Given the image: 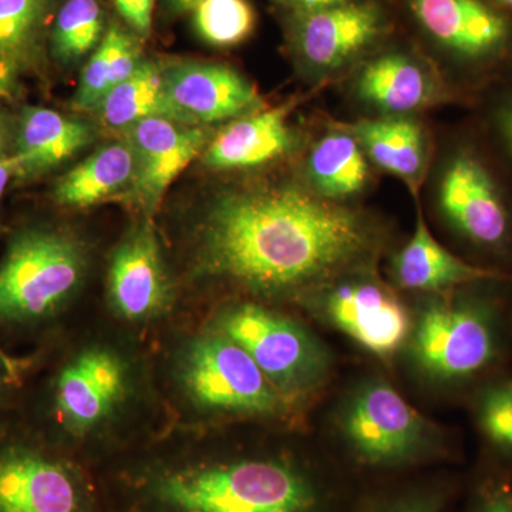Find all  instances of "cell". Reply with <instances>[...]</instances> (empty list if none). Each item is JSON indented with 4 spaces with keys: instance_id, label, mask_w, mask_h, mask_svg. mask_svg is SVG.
<instances>
[{
    "instance_id": "obj_1",
    "label": "cell",
    "mask_w": 512,
    "mask_h": 512,
    "mask_svg": "<svg viewBox=\"0 0 512 512\" xmlns=\"http://www.w3.org/2000/svg\"><path fill=\"white\" fill-rule=\"evenodd\" d=\"M370 247L359 215L296 188L227 195L202 225L207 271L268 295L326 284Z\"/></svg>"
},
{
    "instance_id": "obj_2",
    "label": "cell",
    "mask_w": 512,
    "mask_h": 512,
    "mask_svg": "<svg viewBox=\"0 0 512 512\" xmlns=\"http://www.w3.org/2000/svg\"><path fill=\"white\" fill-rule=\"evenodd\" d=\"M350 470L296 451L154 460L111 477L113 512H349Z\"/></svg>"
},
{
    "instance_id": "obj_3",
    "label": "cell",
    "mask_w": 512,
    "mask_h": 512,
    "mask_svg": "<svg viewBox=\"0 0 512 512\" xmlns=\"http://www.w3.org/2000/svg\"><path fill=\"white\" fill-rule=\"evenodd\" d=\"M510 282L446 292L421 309L409 339L420 375L443 387H477L497 373L512 336V316L500 292Z\"/></svg>"
},
{
    "instance_id": "obj_4",
    "label": "cell",
    "mask_w": 512,
    "mask_h": 512,
    "mask_svg": "<svg viewBox=\"0 0 512 512\" xmlns=\"http://www.w3.org/2000/svg\"><path fill=\"white\" fill-rule=\"evenodd\" d=\"M87 258L73 235L26 227L0 261V336H33L52 325L82 285Z\"/></svg>"
},
{
    "instance_id": "obj_5",
    "label": "cell",
    "mask_w": 512,
    "mask_h": 512,
    "mask_svg": "<svg viewBox=\"0 0 512 512\" xmlns=\"http://www.w3.org/2000/svg\"><path fill=\"white\" fill-rule=\"evenodd\" d=\"M353 474L397 476L446 460V436L382 379L360 383L339 414Z\"/></svg>"
},
{
    "instance_id": "obj_6",
    "label": "cell",
    "mask_w": 512,
    "mask_h": 512,
    "mask_svg": "<svg viewBox=\"0 0 512 512\" xmlns=\"http://www.w3.org/2000/svg\"><path fill=\"white\" fill-rule=\"evenodd\" d=\"M0 512H113L79 461L29 429L0 421Z\"/></svg>"
},
{
    "instance_id": "obj_7",
    "label": "cell",
    "mask_w": 512,
    "mask_h": 512,
    "mask_svg": "<svg viewBox=\"0 0 512 512\" xmlns=\"http://www.w3.org/2000/svg\"><path fill=\"white\" fill-rule=\"evenodd\" d=\"M500 168L474 144L456 151L439 188L443 217L485 268L512 275V191Z\"/></svg>"
},
{
    "instance_id": "obj_8",
    "label": "cell",
    "mask_w": 512,
    "mask_h": 512,
    "mask_svg": "<svg viewBox=\"0 0 512 512\" xmlns=\"http://www.w3.org/2000/svg\"><path fill=\"white\" fill-rule=\"evenodd\" d=\"M178 379L190 402L212 416L272 419L293 407L252 357L215 328L185 346Z\"/></svg>"
},
{
    "instance_id": "obj_9",
    "label": "cell",
    "mask_w": 512,
    "mask_h": 512,
    "mask_svg": "<svg viewBox=\"0 0 512 512\" xmlns=\"http://www.w3.org/2000/svg\"><path fill=\"white\" fill-rule=\"evenodd\" d=\"M214 328L238 343L292 406L328 379V350L289 316L259 303H235L220 312Z\"/></svg>"
},
{
    "instance_id": "obj_10",
    "label": "cell",
    "mask_w": 512,
    "mask_h": 512,
    "mask_svg": "<svg viewBox=\"0 0 512 512\" xmlns=\"http://www.w3.org/2000/svg\"><path fill=\"white\" fill-rule=\"evenodd\" d=\"M130 392V370L114 350L92 346L74 353L47 383L43 416L67 439H87L103 429Z\"/></svg>"
},
{
    "instance_id": "obj_11",
    "label": "cell",
    "mask_w": 512,
    "mask_h": 512,
    "mask_svg": "<svg viewBox=\"0 0 512 512\" xmlns=\"http://www.w3.org/2000/svg\"><path fill=\"white\" fill-rule=\"evenodd\" d=\"M414 16L473 72L512 66V15L488 0H412Z\"/></svg>"
},
{
    "instance_id": "obj_12",
    "label": "cell",
    "mask_w": 512,
    "mask_h": 512,
    "mask_svg": "<svg viewBox=\"0 0 512 512\" xmlns=\"http://www.w3.org/2000/svg\"><path fill=\"white\" fill-rule=\"evenodd\" d=\"M315 306L330 326L380 359L396 355L412 335L413 319L404 303L373 279L330 286Z\"/></svg>"
},
{
    "instance_id": "obj_13",
    "label": "cell",
    "mask_w": 512,
    "mask_h": 512,
    "mask_svg": "<svg viewBox=\"0 0 512 512\" xmlns=\"http://www.w3.org/2000/svg\"><path fill=\"white\" fill-rule=\"evenodd\" d=\"M110 308L130 323H147L170 311L173 286L151 225L134 228L111 256L107 276Z\"/></svg>"
},
{
    "instance_id": "obj_14",
    "label": "cell",
    "mask_w": 512,
    "mask_h": 512,
    "mask_svg": "<svg viewBox=\"0 0 512 512\" xmlns=\"http://www.w3.org/2000/svg\"><path fill=\"white\" fill-rule=\"evenodd\" d=\"M127 128L128 144L136 157L133 190L138 204L154 210L175 178L200 156L208 131L160 117Z\"/></svg>"
},
{
    "instance_id": "obj_15",
    "label": "cell",
    "mask_w": 512,
    "mask_h": 512,
    "mask_svg": "<svg viewBox=\"0 0 512 512\" xmlns=\"http://www.w3.org/2000/svg\"><path fill=\"white\" fill-rule=\"evenodd\" d=\"M168 96L194 126L241 119L261 107L254 87L227 66L184 63L164 70Z\"/></svg>"
},
{
    "instance_id": "obj_16",
    "label": "cell",
    "mask_w": 512,
    "mask_h": 512,
    "mask_svg": "<svg viewBox=\"0 0 512 512\" xmlns=\"http://www.w3.org/2000/svg\"><path fill=\"white\" fill-rule=\"evenodd\" d=\"M400 288L409 291L446 293L485 281H507L512 275L473 264L453 254L431 235L419 212L413 237L393 262Z\"/></svg>"
},
{
    "instance_id": "obj_17",
    "label": "cell",
    "mask_w": 512,
    "mask_h": 512,
    "mask_svg": "<svg viewBox=\"0 0 512 512\" xmlns=\"http://www.w3.org/2000/svg\"><path fill=\"white\" fill-rule=\"evenodd\" d=\"M379 30L380 18L375 8L340 3L309 10L299 25L298 46L313 66L330 69L365 49Z\"/></svg>"
},
{
    "instance_id": "obj_18",
    "label": "cell",
    "mask_w": 512,
    "mask_h": 512,
    "mask_svg": "<svg viewBox=\"0 0 512 512\" xmlns=\"http://www.w3.org/2000/svg\"><path fill=\"white\" fill-rule=\"evenodd\" d=\"M92 130L79 120L55 110L30 107L23 113L18 133L15 174L36 175L64 163L92 141Z\"/></svg>"
},
{
    "instance_id": "obj_19",
    "label": "cell",
    "mask_w": 512,
    "mask_h": 512,
    "mask_svg": "<svg viewBox=\"0 0 512 512\" xmlns=\"http://www.w3.org/2000/svg\"><path fill=\"white\" fill-rule=\"evenodd\" d=\"M286 114V109H275L241 117L211 141L205 160L220 170L255 167L274 160L289 146Z\"/></svg>"
},
{
    "instance_id": "obj_20",
    "label": "cell",
    "mask_w": 512,
    "mask_h": 512,
    "mask_svg": "<svg viewBox=\"0 0 512 512\" xmlns=\"http://www.w3.org/2000/svg\"><path fill=\"white\" fill-rule=\"evenodd\" d=\"M96 110L110 127H130L154 117L194 126L168 96L164 70L146 60H141L128 79L107 93Z\"/></svg>"
},
{
    "instance_id": "obj_21",
    "label": "cell",
    "mask_w": 512,
    "mask_h": 512,
    "mask_svg": "<svg viewBox=\"0 0 512 512\" xmlns=\"http://www.w3.org/2000/svg\"><path fill=\"white\" fill-rule=\"evenodd\" d=\"M136 177V157L130 144L100 148L60 178L56 200L67 207L84 208L113 197Z\"/></svg>"
},
{
    "instance_id": "obj_22",
    "label": "cell",
    "mask_w": 512,
    "mask_h": 512,
    "mask_svg": "<svg viewBox=\"0 0 512 512\" xmlns=\"http://www.w3.org/2000/svg\"><path fill=\"white\" fill-rule=\"evenodd\" d=\"M140 63L134 37L120 26H110L83 69L74 99L77 109L96 110L107 93L128 79Z\"/></svg>"
},
{
    "instance_id": "obj_23",
    "label": "cell",
    "mask_w": 512,
    "mask_h": 512,
    "mask_svg": "<svg viewBox=\"0 0 512 512\" xmlns=\"http://www.w3.org/2000/svg\"><path fill=\"white\" fill-rule=\"evenodd\" d=\"M359 92L380 109L406 113L427 100L429 84L417 64L406 57L386 56L363 70Z\"/></svg>"
},
{
    "instance_id": "obj_24",
    "label": "cell",
    "mask_w": 512,
    "mask_h": 512,
    "mask_svg": "<svg viewBox=\"0 0 512 512\" xmlns=\"http://www.w3.org/2000/svg\"><path fill=\"white\" fill-rule=\"evenodd\" d=\"M457 483L447 476L360 488L349 512H447Z\"/></svg>"
},
{
    "instance_id": "obj_25",
    "label": "cell",
    "mask_w": 512,
    "mask_h": 512,
    "mask_svg": "<svg viewBox=\"0 0 512 512\" xmlns=\"http://www.w3.org/2000/svg\"><path fill=\"white\" fill-rule=\"evenodd\" d=\"M309 171L319 190L330 198H345L362 190L367 164L355 138L332 133L313 147Z\"/></svg>"
},
{
    "instance_id": "obj_26",
    "label": "cell",
    "mask_w": 512,
    "mask_h": 512,
    "mask_svg": "<svg viewBox=\"0 0 512 512\" xmlns=\"http://www.w3.org/2000/svg\"><path fill=\"white\" fill-rule=\"evenodd\" d=\"M355 131L370 158L383 170L403 178L419 173L423 140L420 128L412 121H363Z\"/></svg>"
},
{
    "instance_id": "obj_27",
    "label": "cell",
    "mask_w": 512,
    "mask_h": 512,
    "mask_svg": "<svg viewBox=\"0 0 512 512\" xmlns=\"http://www.w3.org/2000/svg\"><path fill=\"white\" fill-rule=\"evenodd\" d=\"M471 399L478 433L493 463L512 473V377L495 373L478 384Z\"/></svg>"
},
{
    "instance_id": "obj_28",
    "label": "cell",
    "mask_w": 512,
    "mask_h": 512,
    "mask_svg": "<svg viewBox=\"0 0 512 512\" xmlns=\"http://www.w3.org/2000/svg\"><path fill=\"white\" fill-rule=\"evenodd\" d=\"M103 35V10L97 0H67L57 15L53 46L63 60H76L92 52Z\"/></svg>"
},
{
    "instance_id": "obj_29",
    "label": "cell",
    "mask_w": 512,
    "mask_h": 512,
    "mask_svg": "<svg viewBox=\"0 0 512 512\" xmlns=\"http://www.w3.org/2000/svg\"><path fill=\"white\" fill-rule=\"evenodd\" d=\"M194 12L195 29L214 46H234L254 29V10L247 0H201Z\"/></svg>"
},
{
    "instance_id": "obj_30",
    "label": "cell",
    "mask_w": 512,
    "mask_h": 512,
    "mask_svg": "<svg viewBox=\"0 0 512 512\" xmlns=\"http://www.w3.org/2000/svg\"><path fill=\"white\" fill-rule=\"evenodd\" d=\"M47 0H0V55L19 52L28 45L43 16Z\"/></svg>"
},
{
    "instance_id": "obj_31",
    "label": "cell",
    "mask_w": 512,
    "mask_h": 512,
    "mask_svg": "<svg viewBox=\"0 0 512 512\" xmlns=\"http://www.w3.org/2000/svg\"><path fill=\"white\" fill-rule=\"evenodd\" d=\"M466 512H512V473L490 461L474 477Z\"/></svg>"
},
{
    "instance_id": "obj_32",
    "label": "cell",
    "mask_w": 512,
    "mask_h": 512,
    "mask_svg": "<svg viewBox=\"0 0 512 512\" xmlns=\"http://www.w3.org/2000/svg\"><path fill=\"white\" fill-rule=\"evenodd\" d=\"M508 83L500 87L488 109V134L493 138L498 158H503L512 171V69Z\"/></svg>"
},
{
    "instance_id": "obj_33",
    "label": "cell",
    "mask_w": 512,
    "mask_h": 512,
    "mask_svg": "<svg viewBox=\"0 0 512 512\" xmlns=\"http://www.w3.org/2000/svg\"><path fill=\"white\" fill-rule=\"evenodd\" d=\"M114 5L134 32L148 36L153 26L154 0H114Z\"/></svg>"
},
{
    "instance_id": "obj_34",
    "label": "cell",
    "mask_w": 512,
    "mask_h": 512,
    "mask_svg": "<svg viewBox=\"0 0 512 512\" xmlns=\"http://www.w3.org/2000/svg\"><path fill=\"white\" fill-rule=\"evenodd\" d=\"M32 360L15 359L0 349V386L20 384Z\"/></svg>"
},
{
    "instance_id": "obj_35",
    "label": "cell",
    "mask_w": 512,
    "mask_h": 512,
    "mask_svg": "<svg viewBox=\"0 0 512 512\" xmlns=\"http://www.w3.org/2000/svg\"><path fill=\"white\" fill-rule=\"evenodd\" d=\"M16 79V66L8 57H0V94L10 92Z\"/></svg>"
},
{
    "instance_id": "obj_36",
    "label": "cell",
    "mask_w": 512,
    "mask_h": 512,
    "mask_svg": "<svg viewBox=\"0 0 512 512\" xmlns=\"http://www.w3.org/2000/svg\"><path fill=\"white\" fill-rule=\"evenodd\" d=\"M286 3L298 6L305 10H316L329 8V6L340 5V3H346L348 0H284Z\"/></svg>"
},
{
    "instance_id": "obj_37",
    "label": "cell",
    "mask_w": 512,
    "mask_h": 512,
    "mask_svg": "<svg viewBox=\"0 0 512 512\" xmlns=\"http://www.w3.org/2000/svg\"><path fill=\"white\" fill-rule=\"evenodd\" d=\"M13 174H15V163H13L12 157H0V200H2L3 192Z\"/></svg>"
},
{
    "instance_id": "obj_38",
    "label": "cell",
    "mask_w": 512,
    "mask_h": 512,
    "mask_svg": "<svg viewBox=\"0 0 512 512\" xmlns=\"http://www.w3.org/2000/svg\"><path fill=\"white\" fill-rule=\"evenodd\" d=\"M19 387L20 384H3V386H0V414L13 406L15 393Z\"/></svg>"
},
{
    "instance_id": "obj_39",
    "label": "cell",
    "mask_w": 512,
    "mask_h": 512,
    "mask_svg": "<svg viewBox=\"0 0 512 512\" xmlns=\"http://www.w3.org/2000/svg\"><path fill=\"white\" fill-rule=\"evenodd\" d=\"M171 2H173L175 8L181 10V12H190V10L197 8L201 0H171Z\"/></svg>"
},
{
    "instance_id": "obj_40",
    "label": "cell",
    "mask_w": 512,
    "mask_h": 512,
    "mask_svg": "<svg viewBox=\"0 0 512 512\" xmlns=\"http://www.w3.org/2000/svg\"><path fill=\"white\" fill-rule=\"evenodd\" d=\"M488 2L493 3L498 9L504 10V12L512 15V0H488Z\"/></svg>"
},
{
    "instance_id": "obj_41",
    "label": "cell",
    "mask_w": 512,
    "mask_h": 512,
    "mask_svg": "<svg viewBox=\"0 0 512 512\" xmlns=\"http://www.w3.org/2000/svg\"><path fill=\"white\" fill-rule=\"evenodd\" d=\"M0 148H2V138H0Z\"/></svg>"
}]
</instances>
